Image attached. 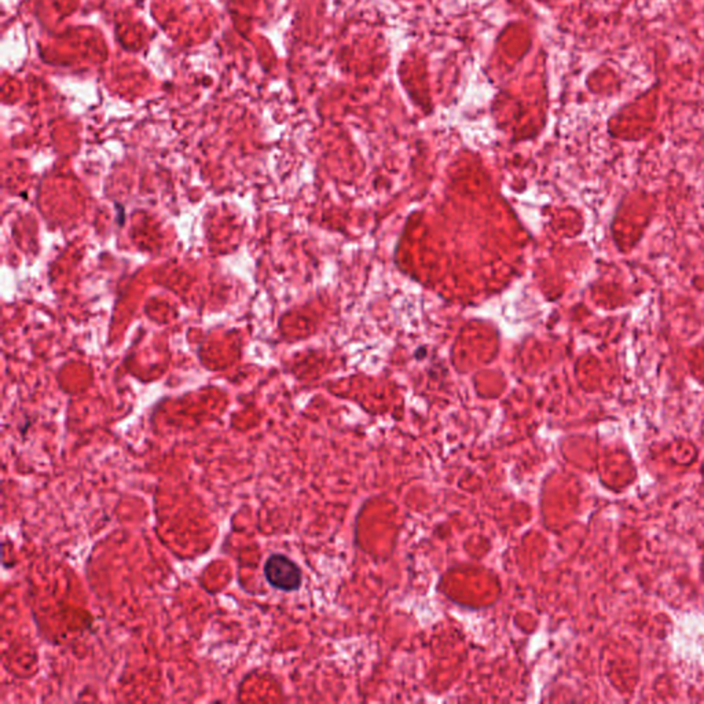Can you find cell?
<instances>
[{
	"label": "cell",
	"instance_id": "6da1fadb",
	"mask_svg": "<svg viewBox=\"0 0 704 704\" xmlns=\"http://www.w3.org/2000/svg\"><path fill=\"white\" fill-rule=\"evenodd\" d=\"M263 572L268 585L281 592H295L300 589L303 582L300 567L281 553H274L265 560Z\"/></svg>",
	"mask_w": 704,
	"mask_h": 704
}]
</instances>
